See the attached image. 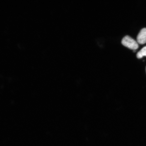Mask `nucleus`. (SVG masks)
Returning a JSON list of instances; mask_svg holds the SVG:
<instances>
[{"instance_id": "nucleus-1", "label": "nucleus", "mask_w": 146, "mask_h": 146, "mask_svg": "<svg viewBox=\"0 0 146 146\" xmlns=\"http://www.w3.org/2000/svg\"><path fill=\"white\" fill-rule=\"evenodd\" d=\"M121 43L124 46L134 50L139 48L137 42L129 36H126L123 37Z\"/></svg>"}, {"instance_id": "nucleus-2", "label": "nucleus", "mask_w": 146, "mask_h": 146, "mask_svg": "<svg viewBox=\"0 0 146 146\" xmlns=\"http://www.w3.org/2000/svg\"><path fill=\"white\" fill-rule=\"evenodd\" d=\"M137 41L139 44H143L146 43V28L140 30L137 36Z\"/></svg>"}, {"instance_id": "nucleus-3", "label": "nucleus", "mask_w": 146, "mask_h": 146, "mask_svg": "<svg viewBox=\"0 0 146 146\" xmlns=\"http://www.w3.org/2000/svg\"><path fill=\"white\" fill-rule=\"evenodd\" d=\"M136 56L138 59H141L143 56H146V46L143 47L141 50L138 52Z\"/></svg>"}, {"instance_id": "nucleus-4", "label": "nucleus", "mask_w": 146, "mask_h": 146, "mask_svg": "<svg viewBox=\"0 0 146 146\" xmlns=\"http://www.w3.org/2000/svg\"></svg>"}]
</instances>
